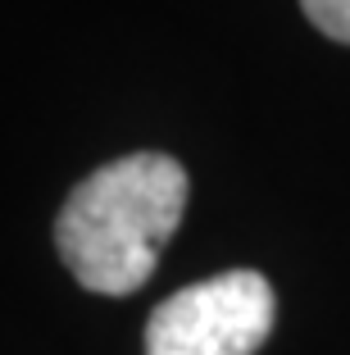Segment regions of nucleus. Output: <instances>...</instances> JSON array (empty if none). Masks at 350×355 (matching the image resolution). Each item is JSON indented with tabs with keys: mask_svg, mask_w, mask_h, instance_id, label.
Listing matches in <instances>:
<instances>
[{
	"mask_svg": "<svg viewBox=\"0 0 350 355\" xmlns=\"http://www.w3.org/2000/svg\"><path fill=\"white\" fill-rule=\"evenodd\" d=\"M186 214V168L164 150H132L91 168L55 219V251L78 287L132 296Z\"/></svg>",
	"mask_w": 350,
	"mask_h": 355,
	"instance_id": "1",
	"label": "nucleus"
},
{
	"mask_svg": "<svg viewBox=\"0 0 350 355\" xmlns=\"http://www.w3.org/2000/svg\"><path fill=\"white\" fill-rule=\"evenodd\" d=\"M300 10L328 42L350 46V0H300Z\"/></svg>",
	"mask_w": 350,
	"mask_h": 355,
	"instance_id": "3",
	"label": "nucleus"
},
{
	"mask_svg": "<svg viewBox=\"0 0 350 355\" xmlns=\"http://www.w3.org/2000/svg\"><path fill=\"white\" fill-rule=\"evenodd\" d=\"M278 296L259 269L200 278L146 319V355H255L273 333Z\"/></svg>",
	"mask_w": 350,
	"mask_h": 355,
	"instance_id": "2",
	"label": "nucleus"
}]
</instances>
